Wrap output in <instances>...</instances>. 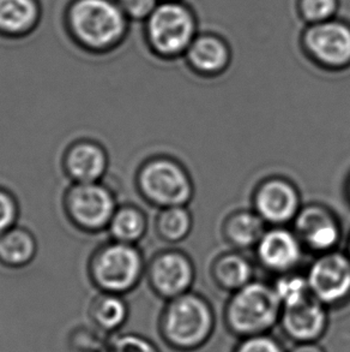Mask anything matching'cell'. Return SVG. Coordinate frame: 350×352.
I'll return each mask as SVG.
<instances>
[{
	"mask_svg": "<svg viewBox=\"0 0 350 352\" xmlns=\"http://www.w3.org/2000/svg\"><path fill=\"white\" fill-rule=\"evenodd\" d=\"M135 186L148 205L159 210L187 206L194 194L187 170L166 155L145 159L136 170Z\"/></svg>",
	"mask_w": 350,
	"mask_h": 352,
	"instance_id": "cell-4",
	"label": "cell"
},
{
	"mask_svg": "<svg viewBox=\"0 0 350 352\" xmlns=\"http://www.w3.org/2000/svg\"><path fill=\"white\" fill-rule=\"evenodd\" d=\"M294 231L303 245L318 254L335 250L341 239V226L327 207L308 205L294 219Z\"/></svg>",
	"mask_w": 350,
	"mask_h": 352,
	"instance_id": "cell-13",
	"label": "cell"
},
{
	"mask_svg": "<svg viewBox=\"0 0 350 352\" xmlns=\"http://www.w3.org/2000/svg\"><path fill=\"white\" fill-rule=\"evenodd\" d=\"M86 314L90 324L101 333H118L130 318V305L125 296L97 291L90 300Z\"/></svg>",
	"mask_w": 350,
	"mask_h": 352,
	"instance_id": "cell-16",
	"label": "cell"
},
{
	"mask_svg": "<svg viewBox=\"0 0 350 352\" xmlns=\"http://www.w3.org/2000/svg\"><path fill=\"white\" fill-rule=\"evenodd\" d=\"M348 192H349V196H350V179H349V183H348Z\"/></svg>",
	"mask_w": 350,
	"mask_h": 352,
	"instance_id": "cell-32",
	"label": "cell"
},
{
	"mask_svg": "<svg viewBox=\"0 0 350 352\" xmlns=\"http://www.w3.org/2000/svg\"><path fill=\"white\" fill-rule=\"evenodd\" d=\"M110 157L107 148L91 138H78L62 151L60 168L70 183L102 182L108 173Z\"/></svg>",
	"mask_w": 350,
	"mask_h": 352,
	"instance_id": "cell-10",
	"label": "cell"
},
{
	"mask_svg": "<svg viewBox=\"0 0 350 352\" xmlns=\"http://www.w3.org/2000/svg\"><path fill=\"white\" fill-rule=\"evenodd\" d=\"M36 19L38 6L34 0H0V29L5 33L27 32Z\"/></svg>",
	"mask_w": 350,
	"mask_h": 352,
	"instance_id": "cell-23",
	"label": "cell"
},
{
	"mask_svg": "<svg viewBox=\"0 0 350 352\" xmlns=\"http://www.w3.org/2000/svg\"><path fill=\"white\" fill-rule=\"evenodd\" d=\"M253 206L257 214L266 224L274 226L294 221L301 210L296 186L281 177L261 182L253 196Z\"/></svg>",
	"mask_w": 350,
	"mask_h": 352,
	"instance_id": "cell-11",
	"label": "cell"
},
{
	"mask_svg": "<svg viewBox=\"0 0 350 352\" xmlns=\"http://www.w3.org/2000/svg\"><path fill=\"white\" fill-rule=\"evenodd\" d=\"M289 352H327L325 349L320 346L318 343H301L295 344L292 350Z\"/></svg>",
	"mask_w": 350,
	"mask_h": 352,
	"instance_id": "cell-30",
	"label": "cell"
},
{
	"mask_svg": "<svg viewBox=\"0 0 350 352\" xmlns=\"http://www.w3.org/2000/svg\"><path fill=\"white\" fill-rule=\"evenodd\" d=\"M21 204L14 191L0 186V236L19 224Z\"/></svg>",
	"mask_w": 350,
	"mask_h": 352,
	"instance_id": "cell-25",
	"label": "cell"
},
{
	"mask_svg": "<svg viewBox=\"0 0 350 352\" xmlns=\"http://www.w3.org/2000/svg\"><path fill=\"white\" fill-rule=\"evenodd\" d=\"M256 250L261 265L279 276L293 272L303 256V244L298 234L283 226L266 230Z\"/></svg>",
	"mask_w": 350,
	"mask_h": 352,
	"instance_id": "cell-14",
	"label": "cell"
},
{
	"mask_svg": "<svg viewBox=\"0 0 350 352\" xmlns=\"http://www.w3.org/2000/svg\"><path fill=\"white\" fill-rule=\"evenodd\" d=\"M106 352H160L150 339L141 334H120L109 344Z\"/></svg>",
	"mask_w": 350,
	"mask_h": 352,
	"instance_id": "cell-26",
	"label": "cell"
},
{
	"mask_svg": "<svg viewBox=\"0 0 350 352\" xmlns=\"http://www.w3.org/2000/svg\"><path fill=\"white\" fill-rule=\"evenodd\" d=\"M145 268L147 262L141 248L109 238L90 254L86 276L96 290L126 296L145 278Z\"/></svg>",
	"mask_w": 350,
	"mask_h": 352,
	"instance_id": "cell-2",
	"label": "cell"
},
{
	"mask_svg": "<svg viewBox=\"0 0 350 352\" xmlns=\"http://www.w3.org/2000/svg\"><path fill=\"white\" fill-rule=\"evenodd\" d=\"M148 285L162 300H173L191 290L194 267L189 257L179 250L159 252L147 262Z\"/></svg>",
	"mask_w": 350,
	"mask_h": 352,
	"instance_id": "cell-9",
	"label": "cell"
},
{
	"mask_svg": "<svg viewBox=\"0 0 350 352\" xmlns=\"http://www.w3.org/2000/svg\"><path fill=\"white\" fill-rule=\"evenodd\" d=\"M337 0H301L303 17L313 23L325 22L336 11Z\"/></svg>",
	"mask_w": 350,
	"mask_h": 352,
	"instance_id": "cell-28",
	"label": "cell"
},
{
	"mask_svg": "<svg viewBox=\"0 0 350 352\" xmlns=\"http://www.w3.org/2000/svg\"><path fill=\"white\" fill-rule=\"evenodd\" d=\"M194 33L192 16L181 5H159L149 16V41L152 48L165 57H173L189 50Z\"/></svg>",
	"mask_w": 350,
	"mask_h": 352,
	"instance_id": "cell-7",
	"label": "cell"
},
{
	"mask_svg": "<svg viewBox=\"0 0 350 352\" xmlns=\"http://www.w3.org/2000/svg\"><path fill=\"white\" fill-rule=\"evenodd\" d=\"M149 221L145 212L135 204H119L107 228L109 238L138 245L145 237Z\"/></svg>",
	"mask_w": 350,
	"mask_h": 352,
	"instance_id": "cell-18",
	"label": "cell"
},
{
	"mask_svg": "<svg viewBox=\"0 0 350 352\" xmlns=\"http://www.w3.org/2000/svg\"><path fill=\"white\" fill-rule=\"evenodd\" d=\"M305 43L313 58L329 67L350 64V29L338 22L325 21L308 29Z\"/></svg>",
	"mask_w": 350,
	"mask_h": 352,
	"instance_id": "cell-15",
	"label": "cell"
},
{
	"mask_svg": "<svg viewBox=\"0 0 350 352\" xmlns=\"http://www.w3.org/2000/svg\"><path fill=\"white\" fill-rule=\"evenodd\" d=\"M265 223L253 210H240L224 223V237L239 250L257 247L265 234Z\"/></svg>",
	"mask_w": 350,
	"mask_h": 352,
	"instance_id": "cell-21",
	"label": "cell"
},
{
	"mask_svg": "<svg viewBox=\"0 0 350 352\" xmlns=\"http://www.w3.org/2000/svg\"><path fill=\"white\" fill-rule=\"evenodd\" d=\"M348 256H349V258H350V239H349V244H348Z\"/></svg>",
	"mask_w": 350,
	"mask_h": 352,
	"instance_id": "cell-31",
	"label": "cell"
},
{
	"mask_svg": "<svg viewBox=\"0 0 350 352\" xmlns=\"http://www.w3.org/2000/svg\"><path fill=\"white\" fill-rule=\"evenodd\" d=\"M70 22L76 38L94 51L118 43L125 28L123 10L108 0H78L72 6Z\"/></svg>",
	"mask_w": 350,
	"mask_h": 352,
	"instance_id": "cell-6",
	"label": "cell"
},
{
	"mask_svg": "<svg viewBox=\"0 0 350 352\" xmlns=\"http://www.w3.org/2000/svg\"><path fill=\"white\" fill-rule=\"evenodd\" d=\"M306 276L313 298L327 308L341 307L350 300V258L346 254H319Z\"/></svg>",
	"mask_w": 350,
	"mask_h": 352,
	"instance_id": "cell-8",
	"label": "cell"
},
{
	"mask_svg": "<svg viewBox=\"0 0 350 352\" xmlns=\"http://www.w3.org/2000/svg\"><path fill=\"white\" fill-rule=\"evenodd\" d=\"M119 5L133 19H144L156 9V0H119Z\"/></svg>",
	"mask_w": 350,
	"mask_h": 352,
	"instance_id": "cell-29",
	"label": "cell"
},
{
	"mask_svg": "<svg viewBox=\"0 0 350 352\" xmlns=\"http://www.w3.org/2000/svg\"><path fill=\"white\" fill-rule=\"evenodd\" d=\"M213 278L222 290L235 292L253 281V266L239 252H224L213 265Z\"/></svg>",
	"mask_w": 350,
	"mask_h": 352,
	"instance_id": "cell-19",
	"label": "cell"
},
{
	"mask_svg": "<svg viewBox=\"0 0 350 352\" xmlns=\"http://www.w3.org/2000/svg\"><path fill=\"white\" fill-rule=\"evenodd\" d=\"M187 58L194 70L205 75H216L227 67L229 52L220 38L202 36L189 45Z\"/></svg>",
	"mask_w": 350,
	"mask_h": 352,
	"instance_id": "cell-20",
	"label": "cell"
},
{
	"mask_svg": "<svg viewBox=\"0 0 350 352\" xmlns=\"http://www.w3.org/2000/svg\"><path fill=\"white\" fill-rule=\"evenodd\" d=\"M233 352H287L283 344L270 333L240 339Z\"/></svg>",
	"mask_w": 350,
	"mask_h": 352,
	"instance_id": "cell-27",
	"label": "cell"
},
{
	"mask_svg": "<svg viewBox=\"0 0 350 352\" xmlns=\"http://www.w3.org/2000/svg\"><path fill=\"white\" fill-rule=\"evenodd\" d=\"M38 254V238L32 230L17 224L0 236V266L23 270L30 266Z\"/></svg>",
	"mask_w": 350,
	"mask_h": 352,
	"instance_id": "cell-17",
	"label": "cell"
},
{
	"mask_svg": "<svg viewBox=\"0 0 350 352\" xmlns=\"http://www.w3.org/2000/svg\"><path fill=\"white\" fill-rule=\"evenodd\" d=\"M275 292L279 296L282 308L296 305L311 297L307 276L289 272L276 279L274 284Z\"/></svg>",
	"mask_w": 350,
	"mask_h": 352,
	"instance_id": "cell-24",
	"label": "cell"
},
{
	"mask_svg": "<svg viewBox=\"0 0 350 352\" xmlns=\"http://www.w3.org/2000/svg\"><path fill=\"white\" fill-rule=\"evenodd\" d=\"M282 305L274 286L251 281L233 292L224 309L228 331L239 339L270 333L279 324Z\"/></svg>",
	"mask_w": 350,
	"mask_h": 352,
	"instance_id": "cell-3",
	"label": "cell"
},
{
	"mask_svg": "<svg viewBox=\"0 0 350 352\" xmlns=\"http://www.w3.org/2000/svg\"><path fill=\"white\" fill-rule=\"evenodd\" d=\"M215 324V313L208 300L189 291L167 300L159 329L162 340L172 350L192 352L208 343Z\"/></svg>",
	"mask_w": 350,
	"mask_h": 352,
	"instance_id": "cell-1",
	"label": "cell"
},
{
	"mask_svg": "<svg viewBox=\"0 0 350 352\" xmlns=\"http://www.w3.org/2000/svg\"><path fill=\"white\" fill-rule=\"evenodd\" d=\"M118 205L117 194L104 181L70 183L62 196L64 217L73 229L84 234L107 231Z\"/></svg>",
	"mask_w": 350,
	"mask_h": 352,
	"instance_id": "cell-5",
	"label": "cell"
},
{
	"mask_svg": "<svg viewBox=\"0 0 350 352\" xmlns=\"http://www.w3.org/2000/svg\"><path fill=\"white\" fill-rule=\"evenodd\" d=\"M279 324L284 336L294 343H318L327 332V308L311 296L300 303L282 308Z\"/></svg>",
	"mask_w": 350,
	"mask_h": 352,
	"instance_id": "cell-12",
	"label": "cell"
},
{
	"mask_svg": "<svg viewBox=\"0 0 350 352\" xmlns=\"http://www.w3.org/2000/svg\"><path fill=\"white\" fill-rule=\"evenodd\" d=\"M155 231L163 242L174 244L189 236L194 220L186 206L162 208L155 218Z\"/></svg>",
	"mask_w": 350,
	"mask_h": 352,
	"instance_id": "cell-22",
	"label": "cell"
}]
</instances>
